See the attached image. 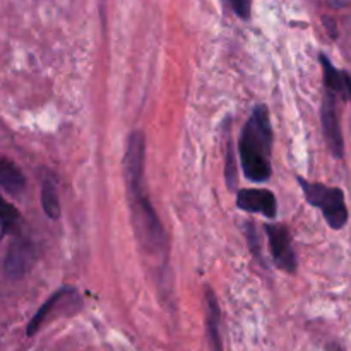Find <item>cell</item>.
I'll use <instances>...</instances> for the list:
<instances>
[{
  "mask_svg": "<svg viewBox=\"0 0 351 351\" xmlns=\"http://www.w3.org/2000/svg\"><path fill=\"white\" fill-rule=\"evenodd\" d=\"M144 160L146 139L143 132H132L123 156V173L129 189L134 230L143 245L149 250H160L163 247V226L144 194Z\"/></svg>",
  "mask_w": 351,
  "mask_h": 351,
  "instance_id": "cell-1",
  "label": "cell"
},
{
  "mask_svg": "<svg viewBox=\"0 0 351 351\" xmlns=\"http://www.w3.org/2000/svg\"><path fill=\"white\" fill-rule=\"evenodd\" d=\"M273 129L269 113L264 106H256L240 136V160L243 175L252 182H266L271 177Z\"/></svg>",
  "mask_w": 351,
  "mask_h": 351,
  "instance_id": "cell-2",
  "label": "cell"
},
{
  "mask_svg": "<svg viewBox=\"0 0 351 351\" xmlns=\"http://www.w3.org/2000/svg\"><path fill=\"white\" fill-rule=\"evenodd\" d=\"M298 184L302 185L308 204L321 209L322 216L332 230H341L348 223V208H346L345 194L341 189L307 182L304 178H298Z\"/></svg>",
  "mask_w": 351,
  "mask_h": 351,
  "instance_id": "cell-3",
  "label": "cell"
},
{
  "mask_svg": "<svg viewBox=\"0 0 351 351\" xmlns=\"http://www.w3.org/2000/svg\"><path fill=\"white\" fill-rule=\"evenodd\" d=\"M267 239H269L271 259L287 273H295L297 269V257H295L293 245H291L290 232L283 225H266Z\"/></svg>",
  "mask_w": 351,
  "mask_h": 351,
  "instance_id": "cell-4",
  "label": "cell"
},
{
  "mask_svg": "<svg viewBox=\"0 0 351 351\" xmlns=\"http://www.w3.org/2000/svg\"><path fill=\"white\" fill-rule=\"evenodd\" d=\"M321 120L326 143H328L332 156L341 160L345 156V141H343L338 110H336V96L331 95V93H326V98L321 110Z\"/></svg>",
  "mask_w": 351,
  "mask_h": 351,
  "instance_id": "cell-5",
  "label": "cell"
},
{
  "mask_svg": "<svg viewBox=\"0 0 351 351\" xmlns=\"http://www.w3.org/2000/svg\"><path fill=\"white\" fill-rule=\"evenodd\" d=\"M34 261H36V250H34L33 243L29 240L16 239L10 243L5 263H3L7 276L12 280H19L33 267Z\"/></svg>",
  "mask_w": 351,
  "mask_h": 351,
  "instance_id": "cell-6",
  "label": "cell"
},
{
  "mask_svg": "<svg viewBox=\"0 0 351 351\" xmlns=\"http://www.w3.org/2000/svg\"><path fill=\"white\" fill-rule=\"evenodd\" d=\"M237 206L247 213H259L273 219L278 213L276 197L266 189H243L237 194Z\"/></svg>",
  "mask_w": 351,
  "mask_h": 351,
  "instance_id": "cell-7",
  "label": "cell"
},
{
  "mask_svg": "<svg viewBox=\"0 0 351 351\" xmlns=\"http://www.w3.org/2000/svg\"><path fill=\"white\" fill-rule=\"evenodd\" d=\"M319 58H321L322 72H324V84L328 93L335 95L336 98L339 96L341 99L351 101V77L348 72L336 69L326 55H321Z\"/></svg>",
  "mask_w": 351,
  "mask_h": 351,
  "instance_id": "cell-8",
  "label": "cell"
},
{
  "mask_svg": "<svg viewBox=\"0 0 351 351\" xmlns=\"http://www.w3.org/2000/svg\"><path fill=\"white\" fill-rule=\"evenodd\" d=\"M219 326H221V314H219L218 298L211 288H206V329H208L211 351H223Z\"/></svg>",
  "mask_w": 351,
  "mask_h": 351,
  "instance_id": "cell-9",
  "label": "cell"
},
{
  "mask_svg": "<svg viewBox=\"0 0 351 351\" xmlns=\"http://www.w3.org/2000/svg\"><path fill=\"white\" fill-rule=\"evenodd\" d=\"M71 291H72V290H69V288H62V290H58L57 293L51 295V297L48 298V300L45 302V304L41 305L40 308H38V312H36V314H34V317L31 319L29 326H27L26 335H27V336L36 335V332L40 331L41 326L45 324V321H47V319L50 317L51 312H53L55 308H57V305L60 304V302L64 300V298L67 297V295L71 293Z\"/></svg>",
  "mask_w": 351,
  "mask_h": 351,
  "instance_id": "cell-10",
  "label": "cell"
},
{
  "mask_svg": "<svg viewBox=\"0 0 351 351\" xmlns=\"http://www.w3.org/2000/svg\"><path fill=\"white\" fill-rule=\"evenodd\" d=\"M24 175L10 160L0 158V187L10 194H19L24 189Z\"/></svg>",
  "mask_w": 351,
  "mask_h": 351,
  "instance_id": "cell-11",
  "label": "cell"
},
{
  "mask_svg": "<svg viewBox=\"0 0 351 351\" xmlns=\"http://www.w3.org/2000/svg\"><path fill=\"white\" fill-rule=\"evenodd\" d=\"M41 206L43 211L50 219L60 218V201H58L57 189L51 182H45L43 189H41Z\"/></svg>",
  "mask_w": 351,
  "mask_h": 351,
  "instance_id": "cell-12",
  "label": "cell"
},
{
  "mask_svg": "<svg viewBox=\"0 0 351 351\" xmlns=\"http://www.w3.org/2000/svg\"><path fill=\"white\" fill-rule=\"evenodd\" d=\"M19 223H21L19 211H17L12 204H9V202L0 195V228H2V233L14 232Z\"/></svg>",
  "mask_w": 351,
  "mask_h": 351,
  "instance_id": "cell-13",
  "label": "cell"
},
{
  "mask_svg": "<svg viewBox=\"0 0 351 351\" xmlns=\"http://www.w3.org/2000/svg\"><path fill=\"white\" fill-rule=\"evenodd\" d=\"M228 3L240 19H249L250 10H252V0H228Z\"/></svg>",
  "mask_w": 351,
  "mask_h": 351,
  "instance_id": "cell-14",
  "label": "cell"
}]
</instances>
